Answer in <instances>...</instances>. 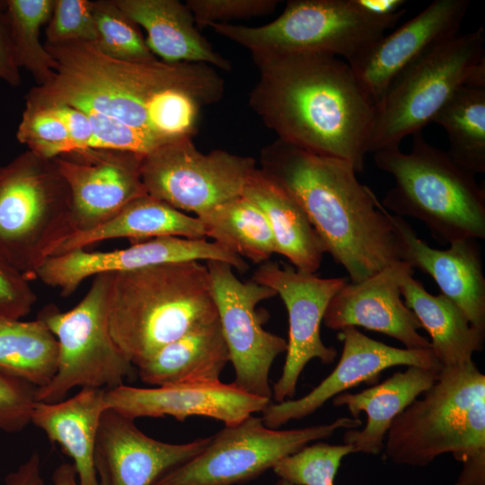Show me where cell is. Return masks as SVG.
<instances>
[{
    "mask_svg": "<svg viewBox=\"0 0 485 485\" xmlns=\"http://www.w3.org/2000/svg\"><path fill=\"white\" fill-rule=\"evenodd\" d=\"M37 108L48 109L63 121L74 146L73 153L93 149L92 125L87 115L83 110L68 105Z\"/></svg>",
    "mask_w": 485,
    "mask_h": 485,
    "instance_id": "b9f144b4",
    "label": "cell"
},
{
    "mask_svg": "<svg viewBox=\"0 0 485 485\" xmlns=\"http://www.w3.org/2000/svg\"><path fill=\"white\" fill-rule=\"evenodd\" d=\"M469 0H435L349 61L358 83L375 103L392 83L434 48L459 34Z\"/></svg>",
    "mask_w": 485,
    "mask_h": 485,
    "instance_id": "2e32d148",
    "label": "cell"
},
{
    "mask_svg": "<svg viewBox=\"0 0 485 485\" xmlns=\"http://www.w3.org/2000/svg\"><path fill=\"white\" fill-rule=\"evenodd\" d=\"M256 168L251 156L220 149L205 154L183 138L145 155L141 178L148 195L198 216L242 196Z\"/></svg>",
    "mask_w": 485,
    "mask_h": 485,
    "instance_id": "7c38bea8",
    "label": "cell"
},
{
    "mask_svg": "<svg viewBox=\"0 0 485 485\" xmlns=\"http://www.w3.org/2000/svg\"><path fill=\"white\" fill-rule=\"evenodd\" d=\"M206 265L234 370L233 384L248 393L271 400L270 368L277 357L287 351V342L262 328L256 306L277 294L252 279L241 281L226 262L209 260Z\"/></svg>",
    "mask_w": 485,
    "mask_h": 485,
    "instance_id": "4fadbf2b",
    "label": "cell"
},
{
    "mask_svg": "<svg viewBox=\"0 0 485 485\" xmlns=\"http://www.w3.org/2000/svg\"><path fill=\"white\" fill-rule=\"evenodd\" d=\"M36 389L22 379L0 372V430L15 433L31 423Z\"/></svg>",
    "mask_w": 485,
    "mask_h": 485,
    "instance_id": "ab89813d",
    "label": "cell"
},
{
    "mask_svg": "<svg viewBox=\"0 0 485 485\" xmlns=\"http://www.w3.org/2000/svg\"><path fill=\"white\" fill-rule=\"evenodd\" d=\"M343 348L338 365L316 387L296 400L270 402L262 410V420L270 428L313 413L326 401L362 383L376 382L381 373L397 366L440 371L442 366L431 349L392 347L373 340L356 327L340 331Z\"/></svg>",
    "mask_w": 485,
    "mask_h": 485,
    "instance_id": "ac0fdd59",
    "label": "cell"
},
{
    "mask_svg": "<svg viewBox=\"0 0 485 485\" xmlns=\"http://www.w3.org/2000/svg\"><path fill=\"white\" fill-rule=\"evenodd\" d=\"M164 236L202 239L206 234L204 225L197 216L146 194L132 200L101 225L74 233L59 246L55 255L85 249L109 239L128 238L138 242Z\"/></svg>",
    "mask_w": 485,
    "mask_h": 485,
    "instance_id": "83f0119b",
    "label": "cell"
},
{
    "mask_svg": "<svg viewBox=\"0 0 485 485\" xmlns=\"http://www.w3.org/2000/svg\"><path fill=\"white\" fill-rule=\"evenodd\" d=\"M251 279L273 289L288 314L286 360L272 391L275 402H281L295 394L299 376L312 359L326 365L335 360L337 351L324 345L320 328L330 301L348 281L344 278H320L269 260L259 265Z\"/></svg>",
    "mask_w": 485,
    "mask_h": 485,
    "instance_id": "5bb4252c",
    "label": "cell"
},
{
    "mask_svg": "<svg viewBox=\"0 0 485 485\" xmlns=\"http://www.w3.org/2000/svg\"><path fill=\"white\" fill-rule=\"evenodd\" d=\"M438 374L437 370L408 366L360 392L335 396L333 404L346 406L351 418L357 419L361 412L366 414L365 427L360 430L348 429L343 437L344 444L351 445L355 453L379 454L393 419L434 384Z\"/></svg>",
    "mask_w": 485,
    "mask_h": 485,
    "instance_id": "cb8c5ba5",
    "label": "cell"
},
{
    "mask_svg": "<svg viewBox=\"0 0 485 485\" xmlns=\"http://www.w3.org/2000/svg\"><path fill=\"white\" fill-rule=\"evenodd\" d=\"M404 304L431 338V350L442 367L468 363L483 348L485 331L473 327L463 312L442 295L429 294L407 275L401 284Z\"/></svg>",
    "mask_w": 485,
    "mask_h": 485,
    "instance_id": "f1b7e54d",
    "label": "cell"
},
{
    "mask_svg": "<svg viewBox=\"0 0 485 485\" xmlns=\"http://www.w3.org/2000/svg\"><path fill=\"white\" fill-rule=\"evenodd\" d=\"M365 13L375 17H389L397 14L404 8V0H355Z\"/></svg>",
    "mask_w": 485,
    "mask_h": 485,
    "instance_id": "f6af8a7d",
    "label": "cell"
},
{
    "mask_svg": "<svg viewBox=\"0 0 485 485\" xmlns=\"http://www.w3.org/2000/svg\"><path fill=\"white\" fill-rule=\"evenodd\" d=\"M242 196L254 203L267 217L277 253L286 257L296 269L315 273L325 251L297 201L258 167L250 176Z\"/></svg>",
    "mask_w": 485,
    "mask_h": 485,
    "instance_id": "484cf974",
    "label": "cell"
},
{
    "mask_svg": "<svg viewBox=\"0 0 485 485\" xmlns=\"http://www.w3.org/2000/svg\"><path fill=\"white\" fill-rule=\"evenodd\" d=\"M58 343L40 320L0 321V372L42 387L57 368Z\"/></svg>",
    "mask_w": 485,
    "mask_h": 485,
    "instance_id": "4dcf8cb0",
    "label": "cell"
},
{
    "mask_svg": "<svg viewBox=\"0 0 485 485\" xmlns=\"http://www.w3.org/2000/svg\"><path fill=\"white\" fill-rule=\"evenodd\" d=\"M405 9L389 17L365 13L355 0H289L261 26L215 23L216 34L246 48L251 57L324 54L349 61L394 27Z\"/></svg>",
    "mask_w": 485,
    "mask_h": 485,
    "instance_id": "ba28073f",
    "label": "cell"
},
{
    "mask_svg": "<svg viewBox=\"0 0 485 485\" xmlns=\"http://www.w3.org/2000/svg\"><path fill=\"white\" fill-rule=\"evenodd\" d=\"M0 78L13 85L19 84L21 81L19 66L12 49L5 13H0Z\"/></svg>",
    "mask_w": 485,
    "mask_h": 485,
    "instance_id": "7bdbcfd3",
    "label": "cell"
},
{
    "mask_svg": "<svg viewBox=\"0 0 485 485\" xmlns=\"http://www.w3.org/2000/svg\"><path fill=\"white\" fill-rule=\"evenodd\" d=\"M103 388L83 387L57 402L36 401L31 423L73 460L79 485H99L94 463L97 433L106 409Z\"/></svg>",
    "mask_w": 485,
    "mask_h": 485,
    "instance_id": "d4e9b609",
    "label": "cell"
},
{
    "mask_svg": "<svg viewBox=\"0 0 485 485\" xmlns=\"http://www.w3.org/2000/svg\"><path fill=\"white\" fill-rule=\"evenodd\" d=\"M16 137L29 151L45 159L74 152L65 124L45 108L26 105Z\"/></svg>",
    "mask_w": 485,
    "mask_h": 485,
    "instance_id": "d590c367",
    "label": "cell"
},
{
    "mask_svg": "<svg viewBox=\"0 0 485 485\" xmlns=\"http://www.w3.org/2000/svg\"><path fill=\"white\" fill-rule=\"evenodd\" d=\"M249 105L278 138L364 170L375 103L349 65L324 54L252 57Z\"/></svg>",
    "mask_w": 485,
    "mask_h": 485,
    "instance_id": "7a4b0ae2",
    "label": "cell"
},
{
    "mask_svg": "<svg viewBox=\"0 0 485 485\" xmlns=\"http://www.w3.org/2000/svg\"><path fill=\"white\" fill-rule=\"evenodd\" d=\"M278 3V0H188L185 4L198 27H208L269 14Z\"/></svg>",
    "mask_w": 485,
    "mask_h": 485,
    "instance_id": "f35d334b",
    "label": "cell"
},
{
    "mask_svg": "<svg viewBox=\"0 0 485 485\" xmlns=\"http://www.w3.org/2000/svg\"><path fill=\"white\" fill-rule=\"evenodd\" d=\"M414 269L398 260L373 276L347 283L330 301L322 322L334 331L363 327L401 341L405 348L431 349L430 341L419 333L418 318L401 299V284Z\"/></svg>",
    "mask_w": 485,
    "mask_h": 485,
    "instance_id": "ffe728a7",
    "label": "cell"
},
{
    "mask_svg": "<svg viewBox=\"0 0 485 485\" xmlns=\"http://www.w3.org/2000/svg\"><path fill=\"white\" fill-rule=\"evenodd\" d=\"M209 440L162 442L143 433L133 419L105 410L94 452L99 485H153L163 473L198 454Z\"/></svg>",
    "mask_w": 485,
    "mask_h": 485,
    "instance_id": "44dd1931",
    "label": "cell"
},
{
    "mask_svg": "<svg viewBox=\"0 0 485 485\" xmlns=\"http://www.w3.org/2000/svg\"><path fill=\"white\" fill-rule=\"evenodd\" d=\"M146 33L150 51L166 63H204L230 71L228 59L216 52L197 29L192 13L177 0H114Z\"/></svg>",
    "mask_w": 485,
    "mask_h": 485,
    "instance_id": "603a6c76",
    "label": "cell"
},
{
    "mask_svg": "<svg viewBox=\"0 0 485 485\" xmlns=\"http://www.w3.org/2000/svg\"><path fill=\"white\" fill-rule=\"evenodd\" d=\"M351 453L355 449L348 444L312 443L279 460L272 470L294 485H334L341 460Z\"/></svg>",
    "mask_w": 485,
    "mask_h": 485,
    "instance_id": "e575fe53",
    "label": "cell"
},
{
    "mask_svg": "<svg viewBox=\"0 0 485 485\" xmlns=\"http://www.w3.org/2000/svg\"><path fill=\"white\" fill-rule=\"evenodd\" d=\"M432 122L445 131L455 163L474 175L485 172V89L461 87Z\"/></svg>",
    "mask_w": 485,
    "mask_h": 485,
    "instance_id": "1f68e13d",
    "label": "cell"
},
{
    "mask_svg": "<svg viewBox=\"0 0 485 485\" xmlns=\"http://www.w3.org/2000/svg\"><path fill=\"white\" fill-rule=\"evenodd\" d=\"M206 237L243 260L262 264L277 253L274 236L263 212L242 195L197 216Z\"/></svg>",
    "mask_w": 485,
    "mask_h": 485,
    "instance_id": "f546056e",
    "label": "cell"
},
{
    "mask_svg": "<svg viewBox=\"0 0 485 485\" xmlns=\"http://www.w3.org/2000/svg\"><path fill=\"white\" fill-rule=\"evenodd\" d=\"M47 44L90 42L97 40L94 2L87 0L55 1L46 29Z\"/></svg>",
    "mask_w": 485,
    "mask_h": 485,
    "instance_id": "8d00e7d4",
    "label": "cell"
},
{
    "mask_svg": "<svg viewBox=\"0 0 485 485\" xmlns=\"http://www.w3.org/2000/svg\"><path fill=\"white\" fill-rule=\"evenodd\" d=\"M74 233L70 190L54 158L27 151L0 167V258L31 280Z\"/></svg>",
    "mask_w": 485,
    "mask_h": 485,
    "instance_id": "52a82bcc",
    "label": "cell"
},
{
    "mask_svg": "<svg viewBox=\"0 0 485 485\" xmlns=\"http://www.w3.org/2000/svg\"><path fill=\"white\" fill-rule=\"evenodd\" d=\"M387 215L395 232L401 260L428 274L441 294L454 302L471 324L485 331V277L477 240L463 239L438 250L421 240L401 217Z\"/></svg>",
    "mask_w": 485,
    "mask_h": 485,
    "instance_id": "7402d4cb",
    "label": "cell"
},
{
    "mask_svg": "<svg viewBox=\"0 0 485 485\" xmlns=\"http://www.w3.org/2000/svg\"><path fill=\"white\" fill-rule=\"evenodd\" d=\"M36 301L30 280L0 258V321L22 320Z\"/></svg>",
    "mask_w": 485,
    "mask_h": 485,
    "instance_id": "60d3db41",
    "label": "cell"
},
{
    "mask_svg": "<svg viewBox=\"0 0 485 485\" xmlns=\"http://www.w3.org/2000/svg\"><path fill=\"white\" fill-rule=\"evenodd\" d=\"M4 7H6V2L0 1V13Z\"/></svg>",
    "mask_w": 485,
    "mask_h": 485,
    "instance_id": "7dc6e473",
    "label": "cell"
},
{
    "mask_svg": "<svg viewBox=\"0 0 485 485\" xmlns=\"http://www.w3.org/2000/svg\"><path fill=\"white\" fill-rule=\"evenodd\" d=\"M260 169L301 206L324 251L360 282L401 260L387 210L347 162L278 138L260 152Z\"/></svg>",
    "mask_w": 485,
    "mask_h": 485,
    "instance_id": "3957f363",
    "label": "cell"
},
{
    "mask_svg": "<svg viewBox=\"0 0 485 485\" xmlns=\"http://www.w3.org/2000/svg\"><path fill=\"white\" fill-rule=\"evenodd\" d=\"M81 110L87 115L92 125L93 149L128 152L145 156L165 145L115 119L90 110Z\"/></svg>",
    "mask_w": 485,
    "mask_h": 485,
    "instance_id": "74e56055",
    "label": "cell"
},
{
    "mask_svg": "<svg viewBox=\"0 0 485 485\" xmlns=\"http://www.w3.org/2000/svg\"><path fill=\"white\" fill-rule=\"evenodd\" d=\"M410 152L374 153L376 166L394 185L381 202L390 213L423 223L438 241L485 238V192L474 174L415 133Z\"/></svg>",
    "mask_w": 485,
    "mask_h": 485,
    "instance_id": "8992f818",
    "label": "cell"
},
{
    "mask_svg": "<svg viewBox=\"0 0 485 485\" xmlns=\"http://www.w3.org/2000/svg\"><path fill=\"white\" fill-rule=\"evenodd\" d=\"M219 260L244 272L245 260L215 242L164 236L134 242L110 251H71L48 258L36 278L68 296L87 278L105 272L135 269L167 262Z\"/></svg>",
    "mask_w": 485,
    "mask_h": 485,
    "instance_id": "9a60e30c",
    "label": "cell"
},
{
    "mask_svg": "<svg viewBox=\"0 0 485 485\" xmlns=\"http://www.w3.org/2000/svg\"><path fill=\"white\" fill-rule=\"evenodd\" d=\"M278 485H294V484H291V483H289V482H287V481H281V480H280V481L278 482Z\"/></svg>",
    "mask_w": 485,
    "mask_h": 485,
    "instance_id": "c3c4849f",
    "label": "cell"
},
{
    "mask_svg": "<svg viewBox=\"0 0 485 485\" xmlns=\"http://www.w3.org/2000/svg\"><path fill=\"white\" fill-rule=\"evenodd\" d=\"M485 31L457 34L401 74L375 105L368 152L400 147L422 131L485 63Z\"/></svg>",
    "mask_w": 485,
    "mask_h": 485,
    "instance_id": "9c48e42d",
    "label": "cell"
},
{
    "mask_svg": "<svg viewBox=\"0 0 485 485\" xmlns=\"http://www.w3.org/2000/svg\"><path fill=\"white\" fill-rule=\"evenodd\" d=\"M4 485H44L38 453H33L14 472L9 473Z\"/></svg>",
    "mask_w": 485,
    "mask_h": 485,
    "instance_id": "ee69618b",
    "label": "cell"
},
{
    "mask_svg": "<svg viewBox=\"0 0 485 485\" xmlns=\"http://www.w3.org/2000/svg\"><path fill=\"white\" fill-rule=\"evenodd\" d=\"M85 295L71 310L55 304L38 313L58 343V362L50 382L36 389V401H63L75 387L110 389L124 384L137 368L113 340L109 325L111 272L93 277Z\"/></svg>",
    "mask_w": 485,
    "mask_h": 485,
    "instance_id": "30bf717a",
    "label": "cell"
},
{
    "mask_svg": "<svg viewBox=\"0 0 485 485\" xmlns=\"http://www.w3.org/2000/svg\"><path fill=\"white\" fill-rule=\"evenodd\" d=\"M143 157L90 149L54 158L70 190L75 233L101 225L132 200L147 194L141 178Z\"/></svg>",
    "mask_w": 485,
    "mask_h": 485,
    "instance_id": "e0dca14e",
    "label": "cell"
},
{
    "mask_svg": "<svg viewBox=\"0 0 485 485\" xmlns=\"http://www.w3.org/2000/svg\"><path fill=\"white\" fill-rule=\"evenodd\" d=\"M271 400L248 393L221 381L178 384L148 388L125 384L106 389L105 405L124 417H173L184 421L192 416L212 418L236 425L262 410Z\"/></svg>",
    "mask_w": 485,
    "mask_h": 485,
    "instance_id": "d6986e66",
    "label": "cell"
},
{
    "mask_svg": "<svg viewBox=\"0 0 485 485\" xmlns=\"http://www.w3.org/2000/svg\"><path fill=\"white\" fill-rule=\"evenodd\" d=\"M359 419L341 417L331 423L278 430L251 415L225 426L195 457L166 472L153 485H234L251 480L305 445L339 429L361 426Z\"/></svg>",
    "mask_w": 485,
    "mask_h": 485,
    "instance_id": "8fae6325",
    "label": "cell"
},
{
    "mask_svg": "<svg viewBox=\"0 0 485 485\" xmlns=\"http://www.w3.org/2000/svg\"><path fill=\"white\" fill-rule=\"evenodd\" d=\"M111 274L110 331L135 367L190 331L218 319L209 271L201 261Z\"/></svg>",
    "mask_w": 485,
    "mask_h": 485,
    "instance_id": "277c9868",
    "label": "cell"
},
{
    "mask_svg": "<svg viewBox=\"0 0 485 485\" xmlns=\"http://www.w3.org/2000/svg\"><path fill=\"white\" fill-rule=\"evenodd\" d=\"M97 40L93 43L114 59L146 62L157 59L148 48L137 24L113 1L94 2Z\"/></svg>",
    "mask_w": 485,
    "mask_h": 485,
    "instance_id": "836d02e7",
    "label": "cell"
},
{
    "mask_svg": "<svg viewBox=\"0 0 485 485\" xmlns=\"http://www.w3.org/2000/svg\"><path fill=\"white\" fill-rule=\"evenodd\" d=\"M55 1H6V17L15 62L27 68L39 84L48 83L57 68V61L39 40L40 27L50 19Z\"/></svg>",
    "mask_w": 485,
    "mask_h": 485,
    "instance_id": "d6a6232c",
    "label": "cell"
},
{
    "mask_svg": "<svg viewBox=\"0 0 485 485\" xmlns=\"http://www.w3.org/2000/svg\"><path fill=\"white\" fill-rule=\"evenodd\" d=\"M44 46L57 68L31 89L26 105L93 110L164 144L192 138L201 109L224 94V79L207 64L122 61L90 42Z\"/></svg>",
    "mask_w": 485,
    "mask_h": 485,
    "instance_id": "6da1fadb",
    "label": "cell"
},
{
    "mask_svg": "<svg viewBox=\"0 0 485 485\" xmlns=\"http://www.w3.org/2000/svg\"><path fill=\"white\" fill-rule=\"evenodd\" d=\"M422 394L393 419L387 459L425 466L451 454L463 464L454 485H485V375L472 360L442 367Z\"/></svg>",
    "mask_w": 485,
    "mask_h": 485,
    "instance_id": "5b68a950",
    "label": "cell"
},
{
    "mask_svg": "<svg viewBox=\"0 0 485 485\" xmlns=\"http://www.w3.org/2000/svg\"><path fill=\"white\" fill-rule=\"evenodd\" d=\"M52 485H79L74 465L67 463L58 465L52 474Z\"/></svg>",
    "mask_w": 485,
    "mask_h": 485,
    "instance_id": "bcb514c9",
    "label": "cell"
},
{
    "mask_svg": "<svg viewBox=\"0 0 485 485\" xmlns=\"http://www.w3.org/2000/svg\"><path fill=\"white\" fill-rule=\"evenodd\" d=\"M228 362L230 354L217 319L165 345L136 368L145 384L163 386L220 381Z\"/></svg>",
    "mask_w": 485,
    "mask_h": 485,
    "instance_id": "4316f807",
    "label": "cell"
}]
</instances>
